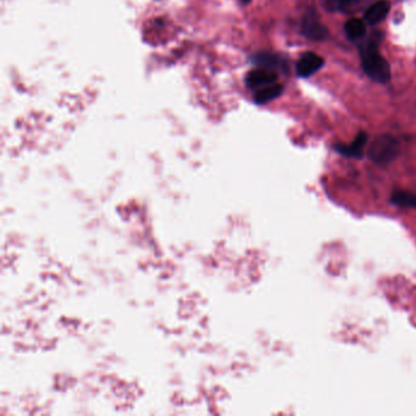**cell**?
<instances>
[{"instance_id": "obj_1", "label": "cell", "mask_w": 416, "mask_h": 416, "mask_svg": "<svg viewBox=\"0 0 416 416\" xmlns=\"http://www.w3.org/2000/svg\"><path fill=\"white\" fill-rule=\"evenodd\" d=\"M361 64L365 74L379 84H387L391 79V66L389 61L379 54L375 41L365 43L360 48Z\"/></svg>"}, {"instance_id": "obj_2", "label": "cell", "mask_w": 416, "mask_h": 416, "mask_svg": "<svg viewBox=\"0 0 416 416\" xmlns=\"http://www.w3.org/2000/svg\"><path fill=\"white\" fill-rule=\"evenodd\" d=\"M399 153L397 139L389 134H381L371 142L368 155L376 164H389L394 162Z\"/></svg>"}, {"instance_id": "obj_3", "label": "cell", "mask_w": 416, "mask_h": 416, "mask_svg": "<svg viewBox=\"0 0 416 416\" xmlns=\"http://www.w3.org/2000/svg\"><path fill=\"white\" fill-rule=\"evenodd\" d=\"M278 74L270 69L260 67L258 70L250 71L247 76V86L252 89H260V88L268 87L271 84H276Z\"/></svg>"}, {"instance_id": "obj_4", "label": "cell", "mask_w": 416, "mask_h": 416, "mask_svg": "<svg viewBox=\"0 0 416 416\" xmlns=\"http://www.w3.org/2000/svg\"><path fill=\"white\" fill-rule=\"evenodd\" d=\"M324 66V59L314 53H306L301 56L297 65V72L301 77H310Z\"/></svg>"}, {"instance_id": "obj_5", "label": "cell", "mask_w": 416, "mask_h": 416, "mask_svg": "<svg viewBox=\"0 0 416 416\" xmlns=\"http://www.w3.org/2000/svg\"><path fill=\"white\" fill-rule=\"evenodd\" d=\"M301 30L304 36L313 41H324L329 36L327 28L325 27L324 25H321L313 15H306V19L303 21Z\"/></svg>"}, {"instance_id": "obj_6", "label": "cell", "mask_w": 416, "mask_h": 416, "mask_svg": "<svg viewBox=\"0 0 416 416\" xmlns=\"http://www.w3.org/2000/svg\"><path fill=\"white\" fill-rule=\"evenodd\" d=\"M389 10H391V3L389 0H379L365 10L364 19L370 25H376L381 22L389 15Z\"/></svg>"}, {"instance_id": "obj_7", "label": "cell", "mask_w": 416, "mask_h": 416, "mask_svg": "<svg viewBox=\"0 0 416 416\" xmlns=\"http://www.w3.org/2000/svg\"><path fill=\"white\" fill-rule=\"evenodd\" d=\"M366 142H368V134L365 132H360L356 136V138L351 145H348V147L347 145H338L337 150L339 153L347 155V157H360L364 153Z\"/></svg>"}, {"instance_id": "obj_8", "label": "cell", "mask_w": 416, "mask_h": 416, "mask_svg": "<svg viewBox=\"0 0 416 416\" xmlns=\"http://www.w3.org/2000/svg\"><path fill=\"white\" fill-rule=\"evenodd\" d=\"M346 34L351 41H360L366 36V23L360 19H351L344 26Z\"/></svg>"}, {"instance_id": "obj_9", "label": "cell", "mask_w": 416, "mask_h": 416, "mask_svg": "<svg viewBox=\"0 0 416 416\" xmlns=\"http://www.w3.org/2000/svg\"><path fill=\"white\" fill-rule=\"evenodd\" d=\"M282 91V86L276 84L268 86V87L260 88L255 93L254 100L258 104L270 102V100H273L275 98H278V96H281Z\"/></svg>"}, {"instance_id": "obj_10", "label": "cell", "mask_w": 416, "mask_h": 416, "mask_svg": "<svg viewBox=\"0 0 416 416\" xmlns=\"http://www.w3.org/2000/svg\"><path fill=\"white\" fill-rule=\"evenodd\" d=\"M392 203L401 208H416V195L408 192H394Z\"/></svg>"}, {"instance_id": "obj_11", "label": "cell", "mask_w": 416, "mask_h": 416, "mask_svg": "<svg viewBox=\"0 0 416 416\" xmlns=\"http://www.w3.org/2000/svg\"><path fill=\"white\" fill-rule=\"evenodd\" d=\"M254 63L264 69L273 70L280 65V59L278 56H271V54H258L254 58Z\"/></svg>"}, {"instance_id": "obj_12", "label": "cell", "mask_w": 416, "mask_h": 416, "mask_svg": "<svg viewBox=\"0 0 416 416\" xmlns=\"http://www.w3.org/2000/svg\"><path fill=\"white\" fill-rule=\"evenodd\" d=\"M368 1L369 0H342L341 11L346 13V14L356 13V11L363 9Z\"/></svg>"}, {"instance_id": "obj_13", "label": "cell", "mask_w": 416, "mask_h": 416, "mask_svg": "<svg viewBox=\"0 0 416 416\" xmlns=\"http://www.w3.org/2000/svg\"><path fill=\"white\" fill-rule=\"evenodd\" d=\"M320 1H321V5L324 6V9L327 11H331V13L341 11L342 0H320Z\"/></svg>"}, {"instance_id": "obj_14", "label": "cell", "mask_w": 416, "mask_h": 416, "mask_svg": "<svg viewBox=\"0 0 416 416\" xmlns=\"http://www.w3.org/2000/svg\"><path fill=\"white\" fill-rule=\"evenodd\" d=\"M243 3H249L250 0H241Z\"/></svg>"}]
</instances>
